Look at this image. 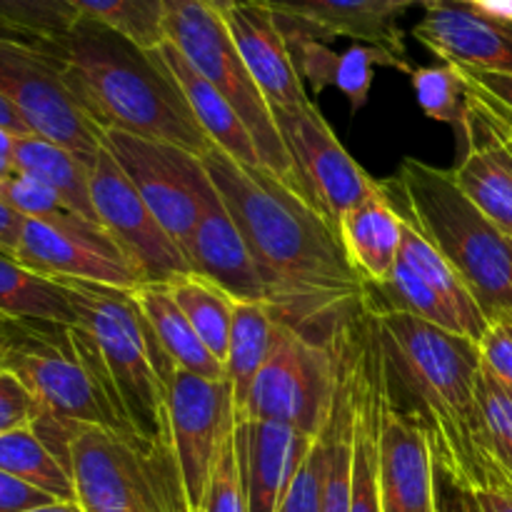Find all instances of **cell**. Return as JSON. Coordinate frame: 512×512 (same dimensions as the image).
<instances>
[{"instance_id":"obj_1","label":"cell","mask_w":512,"mask_h":512,"mask_svg":"<svg viewBox=\"0 0 512 512\" xmlns=\"http://www.w3.org/2000/svg\"><path fill=\"white\" fill-rule=\"evenodd\" d=\"M203 165L243 233L275 318L328 345L365 295L333 225L268 168H245L215 145Z\"/></svg>"},{"instance_id":"obj_2","label":"cell","mask_w":512,"mask_h":512,"mask_svg":"<svg viewBox=\"0 0 512 512\" xmlns=\"http://www.w3.org/2000/svg\"><path fill=\"white\" fill-rule=\"evenodd\" d=\"M375 318L388 403L423 430L440 473L475 493L495 490L480 443L478 343L408 313Z\"/></svg>"},{"instance_id":"obj_3","label":"cell","mask_w":512,"mask_h":512,"mask_svg":"<svg viewBox=\"0 0 512 512\" xmlns=\"http://www.w3.org/2000/svg\"><path fill=\"white\" fill-rule=\"evenodd\" d=\"M43 45L53 53L63 83L98 133L123 130L178 145L198 158L210 150L213 143L155 48H140L83 15L68 35L43 40Z\"/></svg>"},{"instance_id":"obj_4","label":"cell","mask_w":512,"mask_h":512,"mask_svg":"<svg viewBox=\"0 0 512 512\" xmlns=\"http://www.w3.org/2000/svg\"><path fill=\"white\" fill-rule=\"evenodd\" d=\"M55 280L68 288L73 300V343L98 385L113 433L170 450L168 405L160 375L168 355L145 323L133 290L70 278Z\"/></svg>"},{"instance_id":"obj_5","label":"cell","mask_w":512,"mask_h":512,"mask_svg":"<svg viewBox=\"0 0 512 512\" xmlns=\"http://www.w3.org/2000/svg\"><path fill=\"white\" fill-rule=\"evenodd\" d=\"M380 185L400 218L453 265L488 323L512 320V238L470 203L453 170L405 158Z\"/></svg>"},{"instance_id":"obj_6","label":"cell","mask_w":512,"mask_h":512,"mask_svg":"<svg viewBox=\"0 0 512 512\" xmlns=\"http://www.w3.org/2000/svg\"><path fill=\"white\" fill-rule=\"evenodd\" d=\"M68 473L83 512H190L170 450L105 428H75Z\"/></svg>"},{"instance_id":"obj_7","label":"cell","mask_w":512,"mask_h":512,"mask_svg":"<svg viewBox=\"0 0 512 512\" xmlns=\"http://www.w3.org/2000/svg\"><path fill=\"white\" fill-rule=\"evenodd\" d=\"M163 10L165 40L233 103L258 145L263 168L295 188V170L273 108L250 78L225 15L210 0H163Z\"/></svg>"},{"instance_id":"obj_8","label":"cell","mask_w":512,"mask_h":512,"mask_svg":"<svg viewBox=\"0 0 512 512\" xmlns=\"http://www.w3.org/2000/svg\"><path fill=\"white\" fill-rule=\"evenodd\" d=\"M0 348L5 370L28 388L43 413L113 433L98 385L73 343V325L3 318Z\"/></svg>"},{"instance_id":"obj_9","label":"cell","mask_w":512,"mask_h":512,"mask_svg":"<svg viewBox=\"0 0 512 512\" xmlns=\"http://www.w3.org/2000/svg\"><path fill=\"white\" fill-rule=\"evenodd\" d=\"M333 398L335 358L330 345L310 340L278 320L273 348L238 418L288 425L318 440L328 425Z\"/></svg>"},{"instance_id":"obj_10","label":"cell","mask_w":512,"mask_h":512,"mask_svg":"<svg viewBox=\"0 0 512 512\" xmlns=\"http://www.w3.org/2000/svg\"><path fill=\"white\" fill-rule=\"evenodd\" d=\"M0 98L8 100L35 135L63 145L85 165L100 153V133L63 83L43 40L0 30Z\"/></svg>"},{"instance_id":"obj_11","label":"cell","mask_w":512,"mask_h":512,"mask_svg":"<svg viewBox=\"0 0 512 512\" xmlns=\"http://www.w3.org/2000/svg\"><path fill=\"white\" fill-rule=\"evenodd\" d=\"M168 405V435L180 485L190 512H200L220 445L235 425V400L228 380H205L178 368L170 358L160 365Z\"/></svg>"},{"instance_id":"obj_12","label":"cell","mask_w":512,"mask_h":512,"mask_svg":"<svg viewBox=\"0 0 512 512\" xmlns=\"http://www.w3.org/2000/svg\"><path fill=\"white\" fill-rule=\"evenodd\" d=\"M100 145L113 155L165 233L188 258L190 238L200 218V198L210 183L203 158L178 145L123 130H100Z\"/></svg>"},{"instance_id":"obj_13","label":"cell","mask_w":512,"mask_h":512,"mask_svg":"<svg viewBox=\"0 0 512 512\" xmlns=\"http://www.w3.org/2000/svg\"><path fill=\"white\" fill-rule=\"evenodd\" d=\"M273 115L293 163L295 188L338 233L340 220L380 183L345 150L313 100L295 110H273Z\"/></svg>"},{"instance_id":"obj_14","label":"cell","mask_w":512,"mask_h":512,"mask_svg":"<svg viewBox=\"0 0 512 512\" xmlns=\"http://www.w3.org/2000/svg\"><path fill=\"white\" fill-rule=\"evenodd\" d=\"M15 260L48 278L85 280L115 290L143 285L138 268L108 230L70 210L53 220L25 218Z\"/></svg>"},{"instance_id":"obj_15","label":"cell","mask_w":512,"mask_h":512,"mask_svg":"<svg viewBox=\"0 0 512 512\" xmlns=\"http://www.w3.org/2000/svg\"><path fill=\"white\" fill-rule=\"evenodd\" d=\"M88 178L98 223L138 268L143 283H168L193 270L180 245L165 233L153 210L103 145L90 165Z\"/></svg>"},{"instance_id":"obj_16","label":"cell","mask_w":512,"mask_h":512,"mask_svg":"<svg viewBox=\"0 0 512 512\" xmlns=\"http://www.w3.org/2000/svg\"><path fill=\"white\" fill-rule=\"evenodd\" d=\"M455 135L460 145L455 183L490 223L512 238V130L505 113L490 95L468 83V115Z\"/></svg>"},{"instance_id":"obj_17","label":"cell","mask_w":512,"mask_h":512,"mask_svg":"<svg viewBox=\"0 0 512 512\" xmlns=\"http://www.w3.org/2000/svg\"><path fill=\"white\" fill-rule=\"evenodd\" d=\"M278 18L283 28L300 30L320 40L350 38L385 50L400 63L405 55L400 20L415 5L428 8L433 0H253ZM410 65V63H408Z\"/></svg>"},{"instance_id":"obj_18","label":"cell","mask_w":512,"mask_h":512,"mask_svg":"<svg viewBox=\"0 0 512 512\" xmlns=\"http://www.w3.org/2000/svg\"><path fill=\"white\" fill-rule=\"evenodd\" d=\"M413 35L443 63L512 75V23L475 0H433Z\"/></svg>"},{"instance_id":"obj_19","label":"cell","mask_w":512,"mask_h":512,"mask_svg":"<svg viewBox=\"0 0 512 512\" xmlns=\"http://www.w3.org/2000/svg\"><path fill=\"white\" fill-rule=\"evenodd\" d=\"M250 78L273 110H295L308 103V93L290 55L288 38L278 18L253 0H238L225 13Z\"/></svg>"},{"instance_id":"obj_20","label":"cell","mask_w":512,"mask_h":512,"mask_svg":"<svg viewBox=\"0 0 512 512\" xmlns=\"http://www.w3.org/2000/svg\"><path fill=\"white\" fill-rule=\"evenodd\" d=\"M380 510L435 512L433 450L423 430L385 405L380 428Z\"/></svg>"},{"instance_id":"obj_21","label":"cell","mask_w":512,"mask_h":512,"mask_svg":"<svg viewBox=\"0 0 512 512\" xmlns=\"http://www.w3.org/2000/svg\"><path fill=\"white\" fill-rule=\"evenodd\" d=\"M188 260L195 273L218 283L235 300H263V283L255 270L253 255L245 245L238 223L215 190L213 180L200 198V218L188 245Z\"/></svg>"},{"instance_id":"obj_22","label":"cell","mask_w":512,"mask_h":512,"mask_svg":"<svg viewBox=\"0 0 512 512\" xmlns=\"http://www.w3.org/2000/svg\"><path fill=\"white\" fill-rule=\"evenodd\" d=\"M235 438L248 512H280L290 480L313 445V438L288 425L238 418V413Z\"/></svg>"},{"instance_id":"obj_23","label":"cell","mask_w":512,"mask_h":512,"mask_svg":"<svg viewBox=\"0 0 512 512\" xmlns=\"http://www.w3.org/2000/svg\"><path fill=\"white\" fill-rule=\"evenodd\" d=\"M283 33L288 38L290 55H293L303 85H310L315 95L323 93L325 88H338L348 98L353 113H358L368 103L375 65H388L408 75L413 70V65L400 63L398 58L373 45L353 43L348 50L338 53L330 48L328 40H320L315 35L293 28H283Z\"/></svg>"},{"instance_id":"obj_24","label":"cell","mask_w":512,"mask_h":512,"mask_svg":"<svg viewBox=\"0 0 512 512\" xmlns=\"http://www.w3.org/2000/svg\"><path fill=\"white\" fill-rule=\"evenodd\" d=\"M155 50H158L160 60L175 78L178 88L183 90L195 120L203 128V133L208 135L210 143L233 160H238L245 168H263L258 145H255L248 125L240 118L238 110L233 108V103L210 80H205L170 40H163Z\"/></svg>"},{"instance_id":"obj_25","label":"cell","mask_w":512,"mask_h":512,"mask_svg":"<svg viewBox=\"0 0 512 512\" xmlns=\"http://www.w3.org/2000/svg\"><path fill=\"white\" fill-rule=\"evenodd\" d=\"M338 240L350 268L365 280V285L388 280L403 243V218L388 200L383 185L340 220Z\"/></svg>"},{"instance_id":"obj_26","label":"cell","mask_w":512,"mask_h":512,"mask_svg":"<svg viewBox=\"0 0 512 512\" xmlns=\"http://www.w3.org/2000/svg\"><path fill=\"white\" fill-rule=\"evenodd\" d=\"M133 298L163 353L178 368L205 380H228L225 365L205 348L200 335L195 333L190 320L185 318L163 283H143L133 290Z\"/></svg>"},{"instance_id":"obj_27","label":"cell","mask_w":512,"mask_h":512,"mask_svg":"<svg viewBox=\"0 0 512 512\" xmlns=\"http://www.w3.org/2000/svg\"><path fill=\"white\" fill-rule=\"evenodd\" d=\"M13 165L18 173L33 175L40 183L50 185L75 215L98 223L93 198H90V168L68 148L35 133L18 135L13 148Z\"/></svg>"},{"instance_id":"obj_28","label":"cell","mask_w":512,"mask_h":512,"mask_svg":"<svg viewBox=\"0 0 512 512\" xmlns=\"http://www.w3.org/2000/svg\"><path fill=\"white\" fill-rule=\"evenodd\" d=\"M273 310L263 300H235L233 320H230L228 355H225V375L233 388L235 413H240L248 400L255 375L268 360L275 338Z\"/></svg>"},{"instance_id":"obj_29","label":"cell","mask_w":512,"mask_h":512,"mask_svg":"<svg viewBox=\"0 0 512 512\" xmlns=\"http://www.w3.org/2000/svg\"><path fill=\"white\" fill-rule=\"evenodd\" d=\"M398 260L408 265L418 278H423L425 283L448 303V308L453 310L455 318L460 320V328H463L465 338L475 340V343L483 338L490 323L483 315V310H480V305L475 303L468 285H465L463 278L455 273L453 265L438 253V248H435L428 238H423V235H420L405 218L403 243H400Z\"/></svg>"},{"instance_id":"obj_30","label":"cell","mask_w":512,"mask_h":512,"mask_svg":"<svg viewBox=\"0 0 512 512\" xmlns=\"http://www.w3.org/2000/svg\"><path fill=\"white\" fill-rule=\"evenodd\" d=\"M0 318L75 325V310L60 280L35 273L0 250Z\"/></svg>"},{"instance_id":"obj_31","label":"cell","mask_w":512,"mask_h":512,"mask_svg":"<svg viewBox=\"0 0 512 512\" xmlns=\"http://www.w3.org/2000/svg\"><path fill=\"white\" fill-rule=\"evenodd\" d=\"M163 285L173 295V300L183 310L185 318L190 320V325L200 335L205 348L225 365L235 303L233 295L225 293L218 283L195 273V270L178 275V278L168 280Z\"/></svg>"},{"instance_id":"obj_32","label":"cell","mask_w":512,"mask_h":512,"mask_svg":"<svg viewBox=\"0 0 512 512\" xmlns=\"http://www.w3.org/2000/svg\"><path fill=\"white\" fill-rule=\"evenodd\" d=\"M0 473H8L60 503H78L68 470L45 448L33 428H18L0 435Z\"/></svg>"},{"instance_id":"obj_33","label":"cell","mask_w":512,"mask_h":512,"mask_svg":"<svg viewBox=\"0 0 512 512\" xmlns=\"http://www.w3.org/2000/svg\"><path fill=\"white\" fill-rule=\"evenodd\" d=\"M480 443L493 475L495 493L512 495V390L480 368Z\"/></svg>"},{"instance_id":"obj_34","label":"cell","mask_w":512,"mask_h":512,"mask_svg":"<svg viewBox=\"0 0 512 512\" xmlns=\"http://www.w3.org/2000/svg\"><path fill=\"white\" fill-rule=\"evenodd\" d=\"M83 18L103 23L145 50L165 40L163 0H65Z\"/></svg>"},{"instance_id":"obj_35","label":"cell","mask_w":512,"mask_h":512,"mask_svg":"<svg viewBox=\"0 0 512 512\" xmlns=\"http://www.w3.org/2000/svg\"><path fill=\"white\" fill-rule=\"evenodd\" d=\"M415 100L430 120L450 125L460 133L468 115V83L455 63L420 65L410 70Z\"/></svg>"},{"instance_id":"obj_36","label":"cell","mask_w":512,"mask_h":512,"mask_svg":"<svg viewBox=\"0 0 512 512\" xmlns=\"http://www.w3.org/2000/svg\"><path fill=\"white\" fill-rule=\"evenodd\" d=\"M80 20L65 0H0V30L30 40H58Z\"/></svg>"},{"instance_id":"obj_37","label":"cell","mask_w":512,"mask_h":512,"mask_svg":"<svg viewBox=\"0 0 512 512\" xmlns=\"http://www.w3.org/2000/svg\"><path fill=\"white\" fill-rule=\"evenodd\" d=\"M200 512H248V495H245L235 425L228 430L223 445H220Z\"/></svg>"},{"instance_id":"obj_38","label":"cell","mask_w":512,"mask_h":512,"mask_svg":"<svg viewBox=\"0 0 512 512\" xmlns=\"http://www.w3.org/2000/svg\"><path fill=\"white\" fill-rule=\"evenodd\" d=\"M0 198L20 213L23 218L33 220H53L58 215L68 213V205L60 200V195L55 193L50 185L40 183L33 175H25L15 170L13 175H8L5 180H0ZM73 213V210H70Z\"/></svg>"},{"instance_id":"obj_39","label":"cell","mask_w":512,"mask_h":512,"mask_svg":"<svg viewBox=\"0 0 512 512\" xmlns=\"http://www.w3.org/2000/svg\"><path fill=\"white\" fill-rule=\"evenodd\" d=\"M480 368L512 390V320H495L478 340Z\"/></svg>"},{"instance_id":"obj_40","label":"cell","mask_w":512,"mask_h":512,"mask_svg":"<svg viewBox=\"0 0 512 512\" xmlns=\"http://www.w3.org/2000/svg\"><path fill=\"white\" fill-rule=\"evenodd\" d=\"M38 403L10 370L0 373V435L30 428L38 418Z\"/></svg>"},{"instance_id":"obj_41","label":"cell","mask_w":512,"mask_h":512,"mask_svg":"<svg viewBox=\"0 0 512 512\" xmlns=\"http://www.w3.org/2000/svg\"><path fill=\"white\" fill-rule=\"evenodd\" d=\"M50 503H55V498H50L48 493L13 478V475L0 473V512H23Z\"/></svg>"},{"instance_id":"obj_42","label":"cell","mask_w":512,"mask_h":512,"mask_svg":"<svg viewBox=\"0 0 512 512\" xmlns=\"http://www.w3.org/2000/svg\"><path fill=\"white\" fill-rule=\"evenodd\" d=\"M435 512H483L478 493L435 468Z\"/></svg>"},{"instance_id":"obj_43","label":"cell","mask_w":512,"mask_h":512,"mask_svg":"<svg viewBox=\"0 0 512 512\" xmlns=\"http://www.w3.org/2000/svg\"><path fill=\"white\" fill-rule=\"evenodd\" d=\"M460 70H463L468 83H473L475 88L488 93L495 103H500L505 110H510L512 113V75L483 73V70H473V68H460Z\"/></svg>"},{"instance_id":"obj_44","label":"cell","mask_w":512,"mask_h":512,"mask_svg":"<svg viewBox=\"0 0 512 512\" xmlns=\"http://www.w3.org/2000/svg\"><path fill=\"white\" fill-rule=\"evenodd\" d=\"M25 218L20 213H15L3 198H0V250L15 258V250H18L20 233H23Z\"/></svg>"},{"instance_id":"obj_45","label":"cell","mask_w":512,"mask_h":512,"mask_svg":"<svg viewBox=\"0 0 512 512\" xmlns=\"http://www.w3.org/2000/svg\"><path fill=\"white\" fill-rule=\"evenodd\" d=\"M0 128L10 130V133H15V135H30V133H33V130L25 125V120L20 118L18 110H15L13 105H10L8 100H3V98H0Z\"/></svg>"},{"instance_id":"obj_46","label":"cell","mask_w":512,"mask_h":512,"mask_svg":"<svg viewBox=\"0 0 512 512\" xmlns=\"http://www.w3.org/2000/svg\"><path fill=\"white\" fill-rule=\"evenodd\" d=\"M15 138H18V135L10 133V130H5V128H0V180H5L8 175L15 173V165H13Z\"/></svg>"},{"instance_id":"obj_47","label":"cell","mask_w":512,"mask_h":512,"mask_svg":"<svg viewBox=\"0 0 512 512\" xmlns=\"http://www.w3.org/2000/svg\"><path fill=\"white\" fill-rule=\"evenodd\" d=\"M478 503L483 512H512V495L508 493L483 490V493H478Z\"/></svg>"},{"instance_id":"obj_48","label":"cell","mask_w":512,"mask_h":512,"mask_svg":"<svg viewBox=\"0 0 512 512\" xmlns=\"http://www.w3.org/2000/svg\"><path fill=\"white\" fill-rule=\"evenodd\" d=\"M23 512H83L78 503H60V500H55V503L50 505H40V508H33V510H23Z\"/></svg>"},{"instance_id":"obj_49","label":"cell","mask_w":512,"mask_h":512,"mask_svg":"<svg viewBox=\"0 0 512 512\" xmlns=\"http://www.w3.org/2000/svg\"><path fill=\"white\" fill-rule=\"evenodd\" d=\"M210 3H213V5H215V8H218V10H220V13H223V15H225V13H228V10H230V8H233V5H235V3H238V0H210Z\"/></svg>"},{"instance_id":"obj_50","label":"cell","mask_w":512,"mask_h":512,"mask_svg":"<svg viewBox=\"0 0 512 512\" xmlns=\"http://www.w3.org/2000/svg\"><path fill=\"white\" fill-rule=\"evenodd\" d=\"M470 85H473V83H470ZM485 95H488V93H485ZM498 105H500V103H498ZM500 110H503V113H505V120H508V125H510V130H512V113H510V110H505L503 105H500Z\"/></svg>"},{"instance_id":"obj_51","label":"cell","mask_w":512,"mask_h":512,"mask_svg":"<svg viewBox=\"0 0 512 512\" xmlns=\"http://www.w3.org/2000/svg\"><path fill=\"white\" fill-rule=\"evenodd\" d=\"M5 370V355H3V348H0V373Z\"/></svg>"},{"instance_id":"obj_52","label":"cell","mask_w":512,"mask_h":512,"mask_svg":"<svg viewBox=\"0 0 512 512\" xmlns=\"http://www.w3.org/2000/svg\"><path fill=\"white\" fill-rule=\"evenodd\" d=\"M0 320H3V318H0Z\"/></svg>"}]
</instances>
